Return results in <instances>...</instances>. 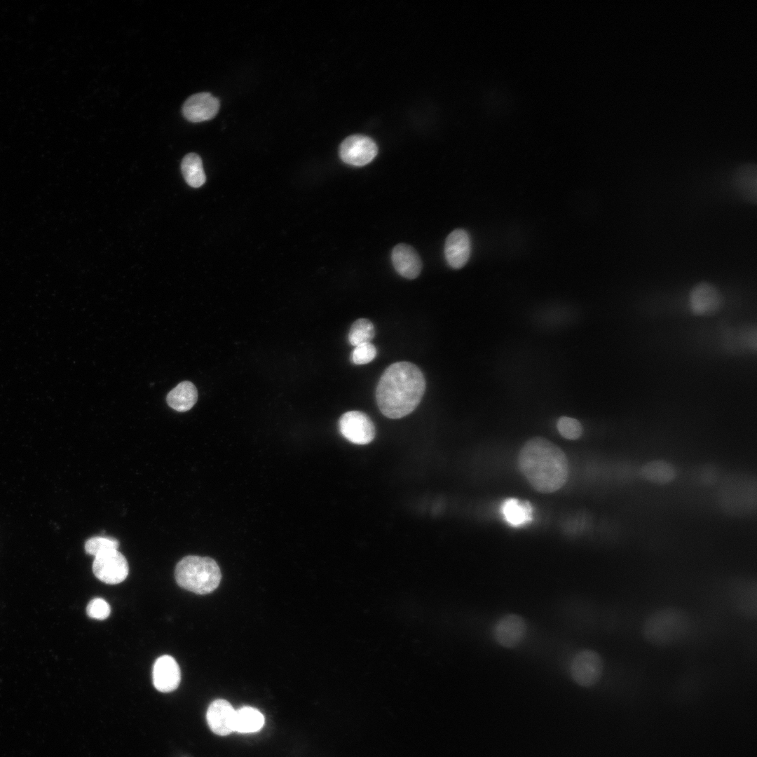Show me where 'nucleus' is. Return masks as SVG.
<instances>
[{
    "label": "nucleus",
    "mask_w": 757,
    "mask_h": 757,
    "mask_svg": "<svg viewBox=\"0 0 757 757\" xmlns=\"http://www.w3.org/2000/svg\"><path fill=\"white\" fill-rule=\"evenodd\" d=\"M425 390L422 371L409 362L390 364L381 375L376 399L381 413L389 418H400L412 412Z\"/></svg>",
    "instance_id": "nucleus-1"
},
{
    "label": "nucleus",
    "mask_w": 757,
    "mask_h": 757,
    "mask_svg": "<svg viewBox=\"0 0 757 757\" xmlns=\"http://www.w3.org/2000/svg\"><path fill=\"white\" fill-rule=\"evenodd\" d=\"M518 466L533 488L541 493L557 491L568 477V460L564 452L540 437L525 443L518 456Z\"/></svg>",
    "instance_id": "nucleus-2"
},
{
    "label": "nucleus",
    "mask_w": 757,
    "mask_h": 757,
    "mask_svg": "<svg viewBox=\"0 0 757 757\" xmlns=\"http://www.w3.org/2000/svg\"><path fill=\"white\" fill-rule=\"evenodd\" d=\"M692 620L684 610L668 606L650 613L641 625V635L649 644L667 647L683 640L690 634Z\"/></svg>",
    "instance_id": "nucleus-3"
},
{
    "label": "nucleus",
    "mask_w": 757,
    "mask_h": 757,
    "mask_svg": "<svg viewBox=\"0 0 757 757\" xmlns=\"http://www.w3.org/2000/svg\"><path fill=\"white\" fill-rule=\"evenodd\" d=\"M175 576L181 587L198 594L213 592L221 578L220 568L214 559L193 555L186 556L178 562Z\"/></svg>",
    "instance_id": "nucleus-4"
},
{
    "label": "nucleus",
    "mask_w": 757,
    "mask_h": 757,
    "mask_svg": "<svg viewBox=\"0 0 757 757\" xmlns=\"http://www.w3.org/2000/svg\"><path fill=\"white\" fill-rule=\"evenodd\" d=\"M718 499L721 509L730 515L752 514L756 509V478L742 473L727 477L718 491Z\"/></svg>",
    "instance_id": "nucleus-5"
},
{
    "label": "nucleus",
    "mask_w": 757,
    "mask_h": 757,
    "mask_svg": "<svg viewBox=\"0 0 757 757\" xmlns=\"http://www.w3.org/2000/svg\"><path fill=\"white\" fill-rule=\"evenodd\" d=\"M603 671V661L599 653L585 649L577 653L570 664L573 681L578 686L590 688L601 679Z\"/></svg>",
    "instance_id": "nucleus-6"
},
{
    "label": "nucleus",
    "mask_w": 757,
    "mask_h": 757,
    "mask_svg": "<svg viewBox=\"0 0 757 757\" xmlns=\"http://www.w3.org/2000/svg\"><path fill=\"white\" fill-rule=\"evenodd\" d=\"M687 305L690 311L697 315L706 316L716 313L723 305V296L714 284L702 281L690 289Z\"/></svg>",
    "instance_id": "nucleus-7"
},
{
    "label": "nucleus",
    "mask_w": 757,
    "mask_h": 757,
    "mask_svg": "<svg viewBox=\"0 0 757 757\" xmlns=\"http://www.w3.org/2000/svg\"><path fill=\"white\" fill-rule=\"evenodd\" d=\"M94 575L107 584L123 582L129 572L128 564L118 550H110L95 557L93 563Z\"/></svg>",
    "instance_id": "nucleus-8"
},
{
    "label": "nucleus",
    "mask_w": 757,
    "mask_h": 757,
    "mask_svg": "<svg viewBox=\"0 0 757 757\" xmlns=\"http://www.w3.org/2000/svg\"><path fill=\"white\" fill-rule=\"evenodd\" d=\"M341 434L349 442L356 444L370 443L375 436V428L369 417L359 411L343 414L339 421Z\"/></svg>",
    "instance_id": "nucleus-9"
},
{
    "label": "nucleus",
    "mask_w": 757,
    "mask_h": 757,
    "mask_svg": "<svg viewBox=\"0 0 757 757\" xmlns=\"http://www.w3.org/2000/svg\"><path fill=\"white\" fill-rule=\"evenodd\" d=\"M378 147L369 137L356 135L346 138L339 147L341 160L349 165L363 166L376 156Z\"/></svg>",
    "instance_id": "nucleus-10"
},
{
    "label": "nucleus",
    "mask_w": 757,
    "mask_h": 757,
    "mask_svg": "<svg viewBox=\"0 0 757 757\" xmlns=\"http://www.w3.org/2000/svg\"><path fill=\"white\" fill-rule=\"evenodd\" d=\"M730 596L735 609L742 616L756 619L757 613V587L756 579L735 578L730 587Z\"/></svg>",
    "instance_id": "nucleus-11"
},
{
    "label": "nucleus",
    "mask_w": 757,
    "mask_h": 757,
    "mask_svg": "<svg viewBox=\"0 0 757 757\" xmlns=\"http://www.w3.org/2000/svg\"><path fill=\"white\" fill-rule=\"evenodd\" d=\"M527 625L525 620L517 614H507L494 625L493 635L495 641L505 648L519 646L526 636Z\"/></svg>",
    "instance_id": "nucleus-12"
},
{
    "label": "nucleus",
    "mask_w": 757,
    "mask_h": 757,
    "mask_svg": "<svg viewBox=\"0 0 757 757\" xmlns=\"http://www.w3.org/2000/svg\"><path fill=\"white\" fill-rule=\"evenodd\" d=\"M219 108L217 98L209 93H200L190 96L182 106L184 116L193 123L212 118Z\"/></svg>",
    "instance_id": "nucleus-13"
},
{
    "label": "nucleus",
    "mask_w": 757,
    "mask_h": 757,
    "mask_svg": "<svg viewBox=\"0 0 757 757\" xmlns=\"http://www.w3.org/2000/svg\"><path fill=\"white\" fill-rule=\"evenodd\" d=\"M152 677L156 690L162 693L173 691L180 683L179 667L172 656L162 655L154 664Z\"/></svg>",
    "instance_id": "nucleus-14"
},
{
    "label": "nucleus",
    "mask_w": 757,
    "mask_h": 757,
    "mask_svg": "<svg viewBox=\"0 0 757 757\" xmlns=\"http://www.w3.org/2000/svg\"><path fill=\"white\" fill-rule=\"evenodd\" d=\"M732 183L735 191L746 202L757 200V168L754 162L739 164L734 170Z\"/></svg>",
    "instance_id": "nucleus-15"
},
{
    "label": "nucleus",
    "mask_w": 757,
    "mask_h": 757,
    "mask_svg": "<svg viewBox=\"0 0 757 757\" xmlns=\"http://www.w3.org/2000/svg\"><path fill=\"white\" fill-rule=\"evenodd\" d=\"M236 710L226 700L218 699L209 706L206 718L210 730L218 735H227L233 732Z\"/></svg>",
    "instance_id": "nucleus-16"
},
{
    "label": "nucleus",
    "mask_w": 757,
    "mask_h": 757,
    "mask_svg": "<svg viewBox=\"0 0 757 757\" xmlns=\"http://www.w3.org/2000/svg\"><path fill=\"white\" fill-rule=\"evenodd\" d=\"M470 250V237L463 229H456L447 236L444 255L447 263L453 268H461L467 263Z\"/></svg>",
    "instance_id": "nucleus-17"
},
{
    "label": "nucleus",
    "mask_w": 757,
    "mask_h": 757,
    "mask_svg": "<svg viewBox=\"0 0 757 757\" xmlns=\"http://www.w3.org/2000/svg\"><path fill=\"white\" fill-rule=\"evenodd\" d=\"M391 257L395 269L401 276L414 279L420 274L421 260L411 246L403 243L397 245L393 250Z\"/></svg>",
    "instance_id": "nucleus-18"
},
{
    "label": "nucleus",
    "mask_w": 757,
    "mask_h": 757,
    "mask_svg": "<svg viewBox=\"0 0 757 757\" xmlns=\"http://www.w3.org/2000/svg\"><path fill=\"white\" fill-rule=\"evenodd\" d=\"M198 398L197 389L190 381H182L167 395V403L173 409L184 412L191 409Z\"/></svg>",
    "instance_id": "nucleus-19"
},
{
    "label": "nucleus",
    "mask_w": 757,
    "mask_h": 757,
    "mask_svg": "<svg viewBox=\"0 0 757 757\" xmlns=\"http://www.w3.org/2000/svg\"><path fill=\"white\" fill-rule=\"evenodd\" d=\"M639 474L644 479L656 484H667L676 476L674 466L664 460H654L641 466Z\"/></svg>",
    "instance_id": "nucleus-20"
},
{
    "label": "nucleus",
    "mask_w": 757,
    "mask_h": 757,
    "mask_svg": "<svg viewBox=\"0 0 757 757\" xmlns=\"http://www.w3.org/2000/svg\"><path fill=\"white\" fill-rule=\"evenodd\" d=\"M505 521L512 526H522L532 519V507L528 501L506 499L501 506Z\"/></svg>",
    "instance_id": "nucleus-21"
},
{
    "label": "nucleus",
    "mask_w": 757,
    "mask_h": 757,
    "mask_svg": "<svg viewBox=\"0 0 757 757\" xmlns=\"http://www.w3.org/2000/svg\"><path fill=\"white\" fill-rule=\"evenodd\" d=\"M264 725V716L257 709L243 707L236 710L233 730L242 733L255 732Z\"/></svg>",
    "instance_id": "nucleus-22"
},
{
    "label": "nucleus",
    "mask_w": 757,
    "mask_h": 757,
    "mask_svg": "<svg viewBox=\"0 0 757 757\" xmlns=\"http://www.w3.org/2000/svg\"><path fill=\"white\" fill-rule=\"evenodd\" d=\"M181 170L186 182L191 187H200L205 182L202 161L198 154H186L182 159Z\"/></svg>",
    "instance_id": "nucleus-23"
},
{
    "label": "nucleus",
    "mask_w": 757,
    "mask_h": 757,
    "mask_svg": "<svg viewBox=\"0 0 757 757\" xmlns=\"http://www.w3.org/2000/svg\"><path fill=\"white\" fill-rule=\"evenodd\" d=\"M375 335V328L372 322L368 319L360 318L355 320L352 325L349 333L348 341L355 347L367 343H370Z\"/></svg>",
    "instance_id": "nucleus-24"
},
{
    "label": "nucleus",
    "mask_w": 757,
    "mask_h": 757,
    "mask_svg": "<svg viewBox=\"0 0 757 757\" xmlns=\"http://www.w3.org/2000/svg\"><path fill=\"white\" fill-rule=\"evenodd\" d=\"M119 542L114 538L95 536L85 543V551L88 554L96 557L104 552L118 550Z\"/></svg>",
    "instance_id": "nucleus-25"
},
{
    "label": "nucleus",
    "mask_w": 757,
    "mask_h": 757,
    "mask_svg": "<svg viewBox=\"0 0 757 757\" xmlns=\"http://www.w3.org/2000/svg\"><path fill=\"white\" fill-rule=\"evenodd\" d=\"M557 428L561 435L568 439H577L582 432L581 423L577 419L568 416L560 417Z\"/></svg>",
    "instance_id": "nucleus-26"
},
{
    "label": "nucleus",
    "mask_w": 757,
    "mask_h": 757,
    "mask_svg": "<svg viewBox=\"0 0 757 757\" xmlns=\"http://www.w3.org/2000/svg\"><path fill=\"white\" fill-rule=\"evenodd\" d=\"M376 356V348L371 343L358 345L350 354V360L355 364H365L371 362Z\"/></svg>",
    "instance_id": "nucleus-27"
},
{
    "label": "nucleus",
    "mask_w": 757,
    "mask_h": 757,
    "mask_svg": "<svg viewBox=\"0 0 757 757\" xmlns=\"http://www.w3.org/2000/svg\"><path fill=\"white\" fill-rule=\"evenodd\" d=\"M110 612L109 603L102 598L92 599L86 607L88 615L96 620H102L107 618Z\"/></svg>",
    "instance_id": "nucleus-28"
}]
</instances>
